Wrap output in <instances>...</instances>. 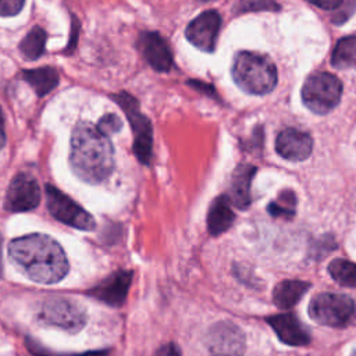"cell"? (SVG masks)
Here are the masks:
<instances>
[{
	"label": "cell",
	"mask_w": 356,
	"mask_h": 356,
	"mask_svg": "<svg viewBox=\"0 0 356 356\" xmlns=\"http://www.w3.org/2000/svg\"><path fill=\"white\" fill-rule=\"evenodd\" d=\"M8 257L31 281L56 284L68 270V259L60 243L44 234H28L8 243Z\"/></svg>",
	"instance_id": "6da1fadb"
},
{
	"label": "cell",
	"mask_w": 356,
	"mask_h": 356,
	"mask_svg": "<svg viewBox=\"0 0 356 356\" xmlns=\"http://www.w3.org/2000/svg\"><path fill=\"white\" fill-rule=\"evenodd\" d=\"M70 164L74 174L88 184L106 181L114 170V147L97 124L79 121L71 135Z\"/></svg>",
	"instance_id": "7a4b0ae2"
},
{
	"label": "cell",
	"mask_w": 356,
	"mask_h": 356,
	"mask_svg": "<svg viewBox=\"0 0 356 356\" xmlns=\"http://www.w3.org/2000/svg\"><path fill=\"white\" fill-rule=\"evenodd\" d=\"M231 72L235 83L250 95H266L277 85L274 63L267 56L259 53H238L234 58Z\"/></svg>",
	"instance_id": "3957f363"
},
{
	"label": "cell",
	"mask_w": 356,
	"mask_h": 356,
	"mask_svg": "<svg viewBox=\"0 0 356 356\" xmlns=\"http://www.w3.org/2000/svg\"><path fill=\"white\" fill-rule=\"evenodd\" d=\"M114 102L125 113L134 134V154L139 163L147 165L153 152V128L150 120L140 113L139 102L127 92H120L111 96Z\"/></svg>",
	"instance_id": "277c9868"
},
{
	"label": "cell",
	"mask_w": 356,
	"mask_h": 356,
	"mask_svg": "<svg viewBox=\"0 0 356 356\" xmlns=\"http://www.w3.org/2000/svg\"><path fill=\"white\" fill-rule=\"evenodd\" d=\"M342 95L341 81L324 71L310 74L302 88L303 104L316 114H327L339 103Z\"/></svg>",
	"instance_id": "5b68a950"
},
{
	"label": "cell",
	"mask_w": 356,
	"mask_h": 356,
	"mask_svg": "<svg viewBox=\"0 0 356 356\" xmlns=\"http://www.w3.org/2000/svg\"><path fill=\"white\" fill-rule=\"evenodd\" d=\"M309 314L321 325L342 328L355 318L356 305L352 298L343 293L323 292L310 300Z\"/></svg>",
	"instance_id": "8992f818"
},
{
	"label": "cell",
	"mask_w": 356,
	"mask_h": 356,
	"mask_svg": "<svg viewBox=\"0 0 356 356\" xmlns=\"http://www.w3.org/2000/svg\"><path fill=\"white\" fill-rule=\"evenodd\" d=\"M38 318L57 328H61L68 332H79L88 321L86 310L68 298L51 296L42 302L38 313Z\"/></svg>",
	"instance_id": "52a82bcc"
},
{
	"label": "cell",
	"mask_w": 356,
	"mask_h": 356,
	"mask_svg": "<svg viewBox=\"0 0 356 356\" xmlns=\"http://www.w3.org/2000/svg\"><path fill=\"white\" fill-rule=\"evenodd\" d=\"M44 192H46L47 210L57 221L82 231L95 229L96 222L92 214L88 213L67 193L61 192L58 188L50 184L44 186Z\"/></svg>",
	"instance_id": "ba28073f"
},
{
	"label": "cell",
	"mask_w": 356,
	"mask_h": 356,
	"mask_svg": "<svg viewBox=\"0 0 356 356\" xmlns=\"http://www.w3.org/2000/svg\"><path fill=\"white\" fill-rule=\"evenodd\" d=\"M40 202V188L36 178L29 172H18L10 181L6 192L4 209L10 213L33 210Z\"/></svg>",
	"instance_id": "9c48e42d"
},
{
	"label": "cell",
	"mask_w": 356,
	"mask_h": 356,
	"mask_svg": "<svg viewBox=\"0 0 356 356\" xmlns=\"http://www.w3.org/2000/svg\"><path fill=\"white\" fill-rule=\"evenodd\" d=\"M206 346L213 356H242L245 335L236 324L222 320L209 328Z\"/></svg>",
	"instance_id": "30bf717a"
},
{
	"label": "cell",
	"mask_w": 356,
	"mask_h": 356,
	"mask_svg": "<svg viewBox=\"0 0 356 356\" xmlns=\"http://www.w3.org/2000/svg\"><path fill=\"white\" fill-rule=\"evenodd\" d=\"M134 278L131 270H117L86 291V295L111 307H121L128 296Z\"/></svg>",
	"instance_id": "8fae6325"
},
{
	"label": "cell",
	"mask_w": 356,
	"mask_h": 356,
	"mask_svg": "<svg viewBox=\"0 0 356 356\" xmlns=\"http://www.w3.org/2000/svg\"><path fill=\"white\" fill-rule=\"evenodd\" d=\"M221 26V17L216 10H207L193 18L186 29V39L199 50L213 53Z\"/></svg>",
	"instance_id": "7c38bea8"
},
{
	"label": "cell",
	"mask_w": 356,
	"mask_h": 356,
	"mask_svg": "<svg viewBox=\"0 0 356 356\" xmlns=\"http://www.w3.org/2000/svg\"><path fill=\"white\" fill-rule=\"evenodd\" d=\"M138 49L153 70L167 72L172 68L171 49L157 32H142L138 38Z\"/></svg>",
	"instance_id": "4fadbf2b"
},
{
	"label": "cell",
	"mask_w": 356,
	"mask_h": 356,
	"mask_svg": "<svg viewBox=\"0 0 356 356\" xmlns=\"http://www.w3.org/2000/svg\"><path fill=\"white\" fill-rule=\"evenodd\" d=\"M313 139L307 132L296 128L281 131L275 140L277 153L289 161H303L312 154Z\"/></svg>",
	"instance_id": "5bb4252c"
},
{
	"label": "cell",
	"mask_w": 356,
	"mask_h": 356,
	"mask_svg": "<svg viewBox=\"0 0 356 356\" xmlns=\"http://www.w3.org/2000/svg\"><path fill=\"white\" fill-rule=\"evenodd\" d=\"M280 341L291 346H305L310 342L307 327L296 317L295 313H281L266 317Z\"/></svg>",
	"instance_id": "9a60e30c"
},
{
	"label": "cell",
	"mask_w": 356,
	"mask_h": 356,
	"mask_svg": "<svg viewBox=\"0 0 356 356\" xmlns=\"http://www.w3.org/2000/svg\"><path fill=\"white\" fill-rule=\"evenodd\" d=\"M254 174H256V167L246 163L236 165V168L234 170L231 182H229L228 197L235 207L248 209L250 206V202H252L250 185Z\"/></svg>",
	"instance_id": "2e32d148"
},
{
	"label": "cell",
	"mask_w": 356,
	"mask_h": 356,
	"mask_svg": "<svg viewBox=\"0 0 356 356\" xmlns=\"http://www.w3.org/2000/svg\"><path fill=\"white\" fill-rule=\"evenodd\" d=\"M231 206L228 195H220L211 202L207 211V231L210 235L218 236L232 225L235 214Z\"/></svg>",
	"instance_id": "e0dca14e"
},
{
	"label": "cell",
	"mask_w": 356,
	"mask_h": 356,
	"mask_svg": "<svg viewBox=\"0 0 356 356\" xmlns=\"http://www.w3.org/2000/svg\"><path fill=\"white\" fill-rule=\"evenodd\" d=\"M310 289V282L299 280H285L278 282L273 291V302L280 309L293 307Z\"/></svg>",
	"instance_id": "ac0fdd59"
},
{
	"label": "cell",
	"mask_w": 356,
	"mask_h": 356,
	"mask_svg": "<svg viewBox=\"0 0 356 356\" xmlns=\"http://www.w3.org/2000/svg\"><path fill=\"white\" fill-rule=\"evenodd\" d=\"M22 79L33 88L38 96H44L58 85L60 76L56 68L44 65L35 70L24 71Z\"/></svg>",
	"instance_id": "d6986e66"
},
{
	"label": "cell",
	"mask_w": 356,
	"mask_h": 356,
	"mask_svg": "<svg viewBox=\"0 0 356 356\" xmlns=\"http://www.w3.org/2000/svg\"><path fill=\"white\" fill-rule=\"evenodd\" d=\"M47 33L40 26H33L19 42V51L25 60L33 61L44 51Z\"/></svg>",
	"instance_id": "ffe728a7"
},
{
	"label": "cell",
	"mask_w": 356,
	"mask_h": 356,
	"mask_svg": "<svg viewBox=\"0 0 356 356\" xmlns=\"http://www.w3.org/2000/svg\"><path fill=\"white\" fill-rule=\"evenodd\" d=\"M331 64L337 68H349L356 65V36L341 39L331 57Z\"/></svg>",
	"instance_id": "44dd1931"
},
{
	"label": "cell",
	"mask_w": 356,
	"mask_h": 356,
	"mask_svg": "<svg viewBox=\"0 0 356 356\" xmlns=\"http://www.w3.org/2000/svg\"><path fill=\"white\" fill-rule=\"evenodd\" d=\"M331 278L343 286L356 288V263L345 259H335L327 267Z\"/></svg>",
	"instance_id": "7402d4cb"
},
{
	"label": "cell",
	"mask_w": 356,
	"mask_h": 356,
	"mask_svg": "<svg viewBox=\"0 0 356 356\" xmlns=\"http://www.w3.org/2000/svg\"><path fill=\"white\" fill-rule=\"evenodd\" d=\"M296 195L292 189H284L278 193L277 199L270 202L267 206L268 213L273 217H282V218H292L296 211Z\"/></svg>",
	"instance_id": "603a6c76"
},
{
	"label": "cell",
	"mask_w": 356,
	"mask_h": 356,
	"mask_svg": "<svg viewBox=\"0 0 356 356\" xmlns=\"http://www.w3.org/2000/svg\"><path fill=\"white\" fill-rule=\"evenodd\" d=\"M25 345L31 355L33 356H107L110 353L108 349H99V350H86L79 353H57L47 348H44L42 343L35 341L33 338H26Z\"/></svg>",
	"instance_id": "cb8c5ba5"
},
{
	"label": "cell",
	"mask_w": 356,
	"mask_h": 356,
	"mask_svg": "<svg viewBox=\"0 0 356 356\" xmlns=\"http://www.w3.org/2000/svg\"><path fill=\"white\" fill-rule=\"evenodd\" d=\"M280 4L275 0H238L234 6L235 14L252 11H278Z\"/></svg>",
	"instance_id": "d4e9b609"
},
{
	"label": "cell",
	"mask_w": 356,
	"mask_h": 356,
	"mask_svg": "<svg viewBox=\"0 0 356 356\" xmlns=\"http://www.w3.org/2000/svg\"><path fill=\"white\" fill-rule=\"evenodd\" d=\"M335 248H337L335 239L331 235H324L316 241V243L310 249V254L314 259H321V257H325Z\"/></svg>",
	"instance_id": "484cf974"
},
{
	"label": "cell",
	"mask_w": 356,
	"mask_h": 356,
	"mask_svg": "<svg viewBox=\"0 0 356 356\" xmlns=\"http://www.w3.org/2000/svg\"><path fill=\"white\" fill-rule=\"evenodd\" d=\"M97 127H99L104 134L110 135V134L118 132V131L122 128V121H121V118H120L117 114L108 113V114L103 115V117L99 120Z\"/></svg>",
	"instance_id": "4316f807"
},
{
	"label": "cell",
	"mask_w": 356,
	"mask_h": 356,
	"mask_svg": "<svg viewBox=\"0 0 356 356\" xmlns=\"http://www.w3.org/2000/svg\"><path fill=\"white\" fill-rule=\"evenodd\" d=\"M25 0H0V17L17 15L24 8Z\"/></svg>",
	"instance_id": "83f0119b"
},
{
	"label": "cell",
	"mask_w": 356,
	"mask_h": 356,
	"mask_svg": "<svg viewBox=\"0 0 356 356\" xmlns=\"http://www.w3.org/2000/svg\"><path fill=\"white\" fill-rule=\"evenodd\" d=\"M153 356H182L181 355V350L174 343V342H168V343H164L161 345Z\"/></svg>",
	"instance_id": "f1b7e54d"
},
{
	"label": "cell",
	"mask_w": 356,
	"mask_h": 356,
	"mask_svg": "<svg viewBox=\"0 0 356 356\" xmlns=\"http://www.w3.org/2000/svg\"><path fill=\"white\" fill-rule=\"evenodd\" d=\"M306 1L324 10H334L342 4V0H306Z\"/></svg>",
	"instance_id": "f546056e"
},
{
	"label": "cell",
	"mask_w": 356,
	"mask_h": 356,
	"mask_svg": "<svg viewBox=\"0 0 356 356\" xmlns=\"http://www.w3.org/2000/svg\"><path fill=\"white\" fill-rule=\"evenodd\" d=\"M6 145V131H4V117H3V111L0 107V150L4 147Z\"/></svg>",
	"instance_id": "4dcf8cb0"
},
{
	"label": "cell",
	"mask_w": 356,
	"mask_h": 356,
	"mask_svg": "<svg viewBox=\"0 0 356 356\" xmlns=\"http://www.w3.org/2000/svg\"><path fill=\"white\" fill-rule=\"evenodd\" d=\"M3 277V236L0 232V278Z\"/></svg>",
	"instance_id": "1f68e13d"
},
{
	"label": "cell",
	"mask_w": 356,
	"mask_h": 356,
	"mask_svg": "<svg viewBox=\"0 0 356 356\" xmlns=\"http://www.w3.org/2000/svg\"><path fill=\"white\" fill-rule=\"evenodd\" d=\"M352 356H356V352H353V353H352Z\"/></svg>",
	"instance_id": "d6a6232c"
},
{
	"label": "cell",
	"mask_w": 356,
	"mask_h": 356,
	"mask_svg": "<svg viewBox=\"0 0 356 356\" xmlns=\"http://www.w3.org/2000/svg\"><path fill=\"white\" fill-rule=\"evenodd\" d=\"M206 1H207V0H206Z\"/></svg>",
	"instance_id": "836d02e7"
}]
</instances>
